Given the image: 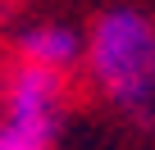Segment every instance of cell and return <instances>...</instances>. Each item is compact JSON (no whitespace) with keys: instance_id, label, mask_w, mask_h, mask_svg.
<instances>
[{"instance_id":"1","label":"cell","mask_w":155,"mask_h":150,"mask_svg":"<svg viewBox=\"0 0 155 150\" xmlns=\"http://www.w3.org/2000/svg\"><path fill=\"white\" fill-rule=\"evenodd\" d=\"M87 78L132 123L155 118V18L137 5H110L87 27Z\"/></svg>"},{"instance_id":"2","label":"cell","mask_w":155,"mask_h":150,"mask_svg":"<svg viewBox=\"0 0 155 150\" xmlns=\"http://www.w3.org/2000/svg\"><path fill=\"white\" fill-rule=\"evenodd\" d=\"M64 73L18 64L5 82V114H0V150H55L64 132Z\"/></svg>"},{"instance_id":"3","label":"cell","mask_w":155,"mask_h":150,"mask_svg":"<svg viewBox=\"0 0 155 150\" xmlns=\"http://www.w3.org/2000/svg\"><path fill=\"white\" fill-rule=\"evenodd\" d=\"M14 50L23 64L73 73L78 64H87V32L78 23H64V18H37L14 32Z\"/></svg>"}]
</instances>
